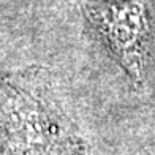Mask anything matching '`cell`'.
Wrapping results in <instances>:
<instances>
[{
    "label": "cell",
    "instance_id": "obj_1",
    "mask_svg": "<svg viewBox=\"0 0 155 155\" xmlns=\"http://www.w3.org/2000/svg\"><path fill=\"white\" fill-rule=\"evenodd\" d=\"M43 67L0 73V155H82Z\"/></svg>",
    "mask_w": 155,
    "mask_h": 155
},
{
    "label": "cell",
    "instance_id": "obj_2",
    "mask_svg": "<svg viewBox=\"0 0 155 155\" xmlns=\"http://www.w3.org/2000/svg\"><path fill=\"white\" fill-rule=\"evenodd\" d=\"M90 27L100 35L135 87L144 84L149 40L146 0H81Z\"/></svg>",
    "mask_w": 155,
    "mask_h": 155
}]
</instances>
